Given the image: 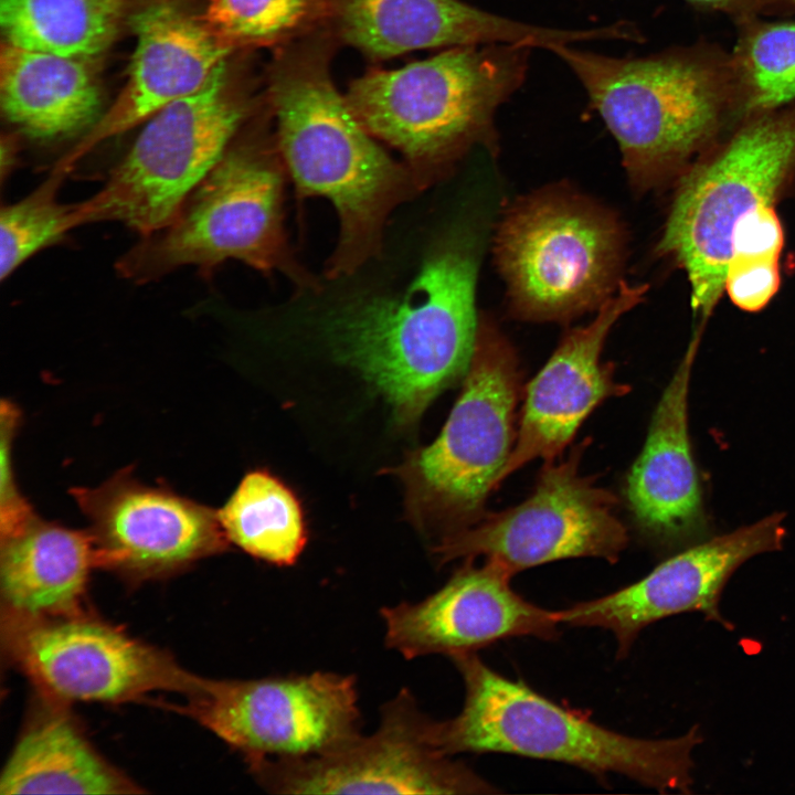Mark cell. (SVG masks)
<instances>
[{
    "label": "cell",
    "mask_w": 795,
    "mask_h": 795,
    "mask_svg": "<svg viewBox=\"0 0 795 795\" xmlns=\"http://www.w3.org/2000/svg\"><path fill=\"white\" fill-rule=\"evenodd\" d=\"M477 267L470 237L451 235L404 292L353 300L330 318L336 357L383 396L398 423L416 421L442 391L465 378L479 330Z\"/></svg>",
    "instance_id": "6da1fadb"
},
{
    "label": "cell",
    "mask_w": 795,
    "mask_h": 795,
    "mask_svg": "<svg viewBox=\"0 0 795 795\" xmlns=\"http://www.w3.org/2000/svg\"><path fill=\"white\" fill-rule=\"evenodd\" d=\"M322 41L285 51L271 74L276 146L301 195L328 199L340 221L329 274H349L380 247L389 212L414 178L359 123L336 88Z\"/></svg>",
    "instance_id": "7a4b0ae2"
},
{
    "label": "cell",
    "mask_w": 795,
    "mask_h": 795,
    "mask_svg": "<svg viewBox=\"0 0 795 795\" xmlns=\"http://www.w3.org/2000/svg\"><path fill=\"white\" fill-rule=\"evenodd\" d=\"M451 659L465 701L457 716L431 720V742L443 754L509 753L566 763L597 777L618 774L660 793L691 792L692 752L702 741L698 725L670 739L629 736L498 674L475 653Z\"/></svg>",
    "instance_id": "3957f363"
},
{
    "label": "cell",
    "mask_w": 795,
    "mask_h": 795,
    "mask_svg": "<svg viewBox=\"0 0 795 795\" xmlns=\"http://www.w3.org/2000/svg\"><path fill=\"white\" fill-rule=\"evenodd\" d=\"M573 72L618 144L637 188L670 176L742 109L732 57L707 47L616 57L572 44L550 49Z\"/></svg>",
    "instance_id": "277c9868"
},
{
    "label": "cell",
    "mask_w": 795,
    "mask_h": 795,
    "mask_svg": "<svg viewBox=\"0 0 795 795\" xmlns=\"http://www.w3.org/2000/svg\"><path fill=\"white\" fill-rule=\"evenodd\" d=\"M530 47H448L401 68L354 80L346 100L364 129L398 149L414 180L492 131L496 112L522 85Z\"/></svg>",
    "instance_id": "5b68a950"
},
{
    "label": "cell",
    "mask_w": 795,
    "mask_h": 795,
    "mask_svg": "<svg viewBox=\"0 0 795 795\" xmlns=\"http://www.w3.org/2000/svg\"><path fill=\"white\" fill-rule=\"evenodd\" d=\"M284 163L265 135L235 136L165 227L140 236L115 263L124 279L146 284L194 266L211 278L226 259L278 269L311 285L294 261L283 227Z\"/></svg>",
    "instance_id": "8992f818"
},
{
    "label": "cell",
    "mask_w": 795,
    "mask_h": 795,
    "mask_svg": "<svg viewBox=\"0 0 795 795\" xmlns=\"http://www.w3.org/2000/svg\"><path fill=\"white\" fill-rule=\"evenodd\" d=\"M795 176V104L752 115L680 181L657 246L687 275L691 307L706 320L723 289L732 235Z\"/></svg>",
    "instance_id": "52a82bcc"
},
{
    "label": "cell",
    "mask_w": 795,
    "mask_h": 795,
    "mask_svg": "<svg viewBox=\"0 0 795 795\" xmlns=\"http://www.w3.org/2000/svg\"><path fill=\"white\" fill-rule=\"evenodd\" d=\"M520 396L512 347L492 327L479 326L462 393L439 436L399 469L409 504L424 523L443 528L446 536L485 515L515 446Z\"/></svg>",
    "instance_id": "ba28073f"
},
{
    "label": "cell",
    "mask_w": 795,
    "mask_h": 795,
    "mask_svg": "<svg viewBox=\"0 0 795 795\" xmlns=\"http://www.w3.org/2000/svg\"><path fill=\"white\" fill-rule=\"evenodd\" d=\"M244 116L243 106L230 95L225 62L198 92L146 120L105 184L74 204L71 230L119 222L146 236L165 227L222 157Z\"/></svg>",
    "instance_id": "9c48e42d"
},
{
    "label": "cell",
    "mask_w": 795,
    "mask_h": 795,
    "mask_svg": "<svg viewBox=\"0 0 795 795\" xmlns=\"http://www.w3.org/2000/svg\"><path fill=\"white\" fill-rule=\"evenodd\" d=\"M616 223L592 205L543 195L519 204L501 224L497 262L526 318L561 320L601 306L622 256Z\"/></svg>",
    "instance_id": "30bf717a"
},
{
    "label": "cell",
    "mask_w": 795,
    "mask_h": 795,
    "mask_svg": "<svg viewBox=\"0 0 795 795\" xmlns=\"http://www.w3.org/2000/svg\"><path fill=\"white\" fill-rule=\"evenodd\" d=\"M586 443L566 459L545 462L533 492L520 505L484 515L444 536L434 547L439 563L485 556L513 575L547 562L594 556L616 562L628 532L616 513L617 498L580 473Z\"/></svg>",
    "instance_id": "8fae6325"
},
{
    "label": "cell",
    "mask_w": 795,
    "mask_h": 795,
    "mask_svg": "<svg viewBox=\"0 0 795 795\" xmlns=\"http://www.w3.org/2000/svg\"><path fill=\"white\" fill-rule=\"evenodd\" d=\"M193 717L247 763L318 755L360 733L357 680L315 671L261 679H201L187 693Z\"/></svg>",
    "instance_id": "7c38bea8"
},
{
    "label": "cell",
    "mask_w": 795,
    "mask_h": 795,
    "mask_svg": "<svg viewBox=\"0 0 795 795\" xmlns=\"http://www.w3.org/2000/svg\"><path fill=\"white\" fill-rule=\"evenodd\" d=\"M431 718L402 689L381 709L379 728L328 752L248 763L256 781L276 794H492L496 787L439 752Z\"/></svg>",
    "instance_id": "4fadbf2b"
},
{
    "label": "cell",
    "mask_w": 795,
    "mask_h": 795,
    "mask_svg": "<svg viewBox=\"0 0 795 795\" xmlns=\"http://www.w3.org/2000/svg\"><path fill=\"white\" fill-rule=\"evenodd\" d=\"M8 616L11 656L56 699L118 702L159 690L189 693L197 682L167 654L80 614Z\"/></svg>",
    "instance_id": "5bb4252c"
},
{
    "label": "cell",
    "mask_w": 795,
    "mask_h": 795,
    "mask_svg": "<svg viewBox=\"0 0 795 795\" xmlns=\"http://www.w3.org/2000/svg\"><path fill=\"white\" fill-rule=\"evenodd\" d=\"M71 495L89 522L96 564L131 577L169 574L230 543L218 511L145 485L130 468L97 487L72 488Z\"/></svg>",
    "instance_id": "9a60e30c"
},
{
    "label": "cell",
    "mask_w": 795,
    "mask_h": 795,
    "mask_svg": "<svg viewBox=\"0 0 795 795\" xmlns=\"http://www.w3.org/2000/svg\"><path fill=\"white\" fill-rule=\"evenodd\" d=\"M783 513H773L725 534L702 540L658 564L643 579L606 595L556 611L560 624L600 627L627 655L643 628L686 612H700L724 627L719 602L734 571L749 559L782 548Z\"/></svg>",
    "instance_id": "2e32d148"
},
{
    "label": "cell",
    "mask_w": 795,
    "mask_h": 795,
    "mask_svg": "<svg viewBox=\"0 0 795 795\" xmlns=\"http://www.w3.org/2000/svg\"><path fill=\"white\" fill-rule=\"evenodd\" d=\"M513 574L497 561L465 560L436 592L416 603L381 608L385 644L405 659L449 658L475 653L502 639L559 635L556 611L523 598L511 587Z\"/></svg>",
    "instance_id": "e0dca14e"
},
{
    "label": "cell",
    "mask_w": 795,
    "mask_h": 795,
    "mask_svg": "<svg viewBox=\"0 0 795 795\" xmlns=\"http://www.w3.org/2000/svg\"><path fill=\"white\" fill-rule=\"evenodd\" d=\"M645 286L619 283L589 325L569 331L551 358L528 383L511 455L498 485L526 464L554 460L571 443L590 413L604 400L621 396L628 386L615 381L612 363L601 359L614 324L636 306Z\"/></svg>",
    "instance_id": "ac0fdd59"
},
{
    "label": "cell",
    "mask_w": 795,
    "mask_h": 795,
    "mask_svg": "<svg viewBox=\"0 0 795 795\" xmlns=\"http://www.w3.org/2000/svg\"><path fill=\"white\" fill-rule=\"evenodd\" d=\"M132 29L136 46L126 84L93 128L54 165L56 168L70 173L102 141L198 92L233 50L200 18L167 2L138 11Z\"/></svg>",
    "instance_id": "d6986e66"
},
{
    "label": "cell",
    "mask_w": 795,
    "mask_h": 795,
    "mask_svg": "<svg viewBox=\"0 0 795 795\" xmlns=\"http://www.w3.org/2000/svg\"><path fill=\"white\" fill-rule=\"evenodd\" d=\"M330 20L348 44L373 59L413 50L518 44L549 50L606 40L605 26L556 29L494 14L462 0H332Z\"/></svg>",
    "instance_id": "ffe728a7"
},
{
    "label": "cell",
    "mask_w": 795,
    "mask_h": 795,
    "mask_svg": "<svg viewBox=\"0 0 795 795\" xmlns=\"http://www.w3.org/2000/svg\"><path fill=\"white\" fill-rule=\"evenodd\" d=\"M702 325L665 388L644 447L625 484L628 508L653 542L675 548L700 542L707 521L688 433V392Z\"/></svg>",
    "instance_id": "44dd1931"
},
{
    "label": "cell",
    "mask_w": 795,
    "mask_h": 795,
    "mask_svg": "<svg viewBox=\"0 0 795 795\" xmlns=\"http://www.w3.org/2000/svg\"><path fill=\"white\" fill-rule=\"evenodd\" d=\"M93 566H97L96 556L87 531L35 513L15 531L1 536V593L8 615H77Z\"/></svg>",
    "instance_id": "7402d4cb"
},
{
    "label": "cell",
    "mask_w": 795,
    "mask_h": 795,
    "mask_svg": "<svg viewBox=\"0 0 795 795\" xmlns=\"http://www.w3.org/2000/svg\"><path fill=\"white\" fill-rule=\"evenodd\" d=\"M86 62L3 42L0 104L4 117L42 140L92 129L102 116V99Z\"/></svg>",
    "instance_id": "603a6c76"
},
{
    "label": "cell",
    "mask_w": 795,
    "mask_h": 795,
    "mask_svg": "<svg viewBox=\"0 0 795 795\" xmlns=\"http://www.w3.org/2000/svg\"><path fill=\"white\" fill-rule=\"evenodd\" d=\"M130 793L140 788L106 762L71 718L57 710L34 718L0 775L2 795Z\"/></svg>",
    "instance_id": "cb8c5ba5"
},
{
    "label": "cell",
    "mask_w": 795,
    "mask_h": 795,
    "mask_svg": "<svg viewBox=\"0 0 795 795\" xmlns=\"http://www.w3.org/2000/svg\"><path fill=\"white\" fill-rule=\"evenodd\" d=\"M126 0H0L4 42L88 61L115 40Z\"/></svg>",
    "instance_id": "d4e9b609"
},
{
    "label": "cell",
    "mask_w": 795,
    "mask_h": 795,
    "mask_svg": "<svg viewBox=\"0 0 795 795\" xmlns=\"http://www.w3.org/2000/svg\"><path fill=\"white\" fill-rule=\"evenodd\" d=\"M218 515L230 542L268 563L292 565L305 548L299 501L266 470L246 474Z\"/></svg>",
    "instance_id": "484cf974"
},
{
    "label": "cell",
    "mask_w": 795,
    "mask_h": 795,
    "mask_svg": "<svg viewBox=\"0 0 795 795\" xmlns=\"http://www.w3.org/2000/svg\"><path fill=\"white\" fill-rule=\"evenodd\" d=\"M332 0H209L200 19L232 49L285 43L330 20Z\"/></svg>",
    "instance_id": "4316f807"
},
{
    "label": "cell",
    "mask_w": 795,
    "mask_h": 795,
    "mask_svg": "<svg viewBox=\"0 0 795 795\" xmlns=\"http://www.w3.org/2000/svg\"><path fill=\"white\" fill-rule=\"evenodd\" d=\"M742 110L756 115L795 100V22L757 24L732 56Z\"/></svg>",
    "instance_id": "83f0119b"
},
{
    "label": "cell",
    "mask_w": 795,
    "mask_h": 795,
    "mask_svg": "<svg viewBox=\"0 0 795 795\" xmlns=\"http://www.w3.org/2000/svg\"><path fill=\"white\" fill-rule=\"evenodd\" d=\"M68 173L52 169L47 178L18 202L0 210V278L4 282L39 251L61 241L71 231L74 204H63L57 193Z\"/></svg>",
    "instance_id": "f1b7e54d"
},
{
    "label": "cell",
    "mask_w": 795,
    "mask_h": 795,
    "mask_svg": "<svg viewBox=\"0 0 795 795\" xmlns=\"http://www.w3.org/2000/svg\"><path fill=\"white\" fill-rule=\"evenodd\" d=\"M776 254H746L730 257L724 289L741 309L756 311L766 306L780 285Z\"/></svg>",
    "instance_id": "f546056e"
},
{
    "label": "cell",
    "mask_w": 795,
    "mask_h": 795,
    "mask_svg": "<svg viewBox=\"0 0 795 795\" xmlns=\"http://www.w3.org/2000/svg\"><path fill=\"white\" fill-rule=\"evenodd\" d=\"M21 414L17 405L2 400L1 403V490L0 530L1 536L11 533L26 523L34 515L32 506L19 491L12 466V444L20 424Z\"/></svg>",
    "instance_id": "4dcf8cb0"
},
{
    "label": "cell",
    "mask_w": 795,
    "mask_h": 795,
    "mask_svg": "<svg viewBox=\"0 0 795 795\" xmlns=\"http://www.w3.org/2000/svg\"><path fill=\"white\" fill-rule=\"evenodd\" d=\"M696 6L744 17L763 8L773 0H687Z\"/></svg>",
    "instance_id": "1f68e13d"
},
{
    "label": "cell",
    "mask_w": 795,
    "mask_h": 795,
    "mask_svg": "<svg viewBox=\"0 0 795 795\" xmlns=\"http://www.w3.org/2000/svg\"><path fill=\"white\" fill-rule=\"evenodd\" d=\"M18 140L11 135H3L1 138V162H0V177L1 183L3 184L6 179L10 177L12 171L15 169L18 161Z\"/></svg>",
    "instance_id": "d6a6232c"
},
{
    "label": "cell",
    "mask_w": 795,
    "mask_h": 795,
    "mask_svg": "<svg viewBox=\"0 0 795 795\" xmlns=\"http://www.w3.org/2000/svg\"><path fill=\"white\" fill-rule=\"evenodd\" d=\"M788 1H791V2H793V3L795 4V0H788Z\"/></svg>",
    "instance_id": "836d02e7"
}]
</instances>
